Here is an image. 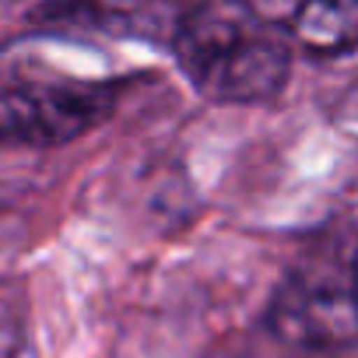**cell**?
Here are the masks:
<instances>
[{
    "mask_svg": "<svg viewBox=\"0 0 358 358\" xmlns=\"http://www.w3.org/2000/svg\"><path fill=\"white\" fill-rule=\"evenodd\" d=\"M271 334L295 351H337L358 341V253L341 243L309 250L278 285Z\"/></svg>",
    "mask_w": 358,
    "mask_h": 358,
    "instance_id": "2",
    "label": "cell"
},
{
    "mask_svg": "<svg viewBox=\"0 0 358 358\" xmlns=\"http://www.w3.org/2000/svg\"><path fill=\"white\" fill-rule=\"evenodd\" d=\"M116 81H88L39 67L0 74V141L53 148L85 137L116 109Z\"/></svg>",
    "mask_w": 358,
    "mask_h": 358,
    "instance_id": "3",
    "label": "cell"
},
{
    "mask_svg": "<svg viewBox=\"0 0 358 358\" xmlns=\"http://www.w3.org/2000/svg\"><path fill=\"white\" fill-rule=\"evenodd\" d=\"M36 22L53 29H88V32H116V36H148V29L176 32L179 15L162 11V0H53Z\"/></svg>",
    "mask_w": 358,
    "mask_h": 358,
    "instance_id": "5",
    "label": "cell"
},
{
    "mask_svg": "<svg viewBox=\"0 0 358 358\" xmlns=\"http://www.w3.org/2000/svg\"><path fill=\"white\" fill-rule=\"evenodd\" d=\"M267 15L309 57L323 60L358 50V0H288Z\"/></svg>",
    "mask_w": 358,
    "mask_h": 358,
    "instance_id": "4",
    "label": "cell"
},
{
    "mask_svg": "<svg viewBox=\"0 0 358 358\" xmlns=\"http://www.w3.org/2000/svg\"><path fill=\"white\" fill-rule=\"evenodd\" d=\"M169 46L190 85L225 106L271 102L292 74V39L260 0H197Z\"/></svg>",
    "mask_w": 358,
    "mask_h": 358,
    "instance_id": "1",
    "label": "cell"
},
{
    "mask_svg": "<svg viewBox=\"0 0 358 358\" xmlns=\"http://www.w3.org/2000/svg\"><path fill=\"white\" fill-rule=\"evenodd\" d=\"M22 341V316L11 302V295L0 288V358H11Z\"/></svg>",
    "mask_w": 358,
    "mask_h": 358,
    "instance_id": "6",
    "label": "cell"
}]
</instances>
